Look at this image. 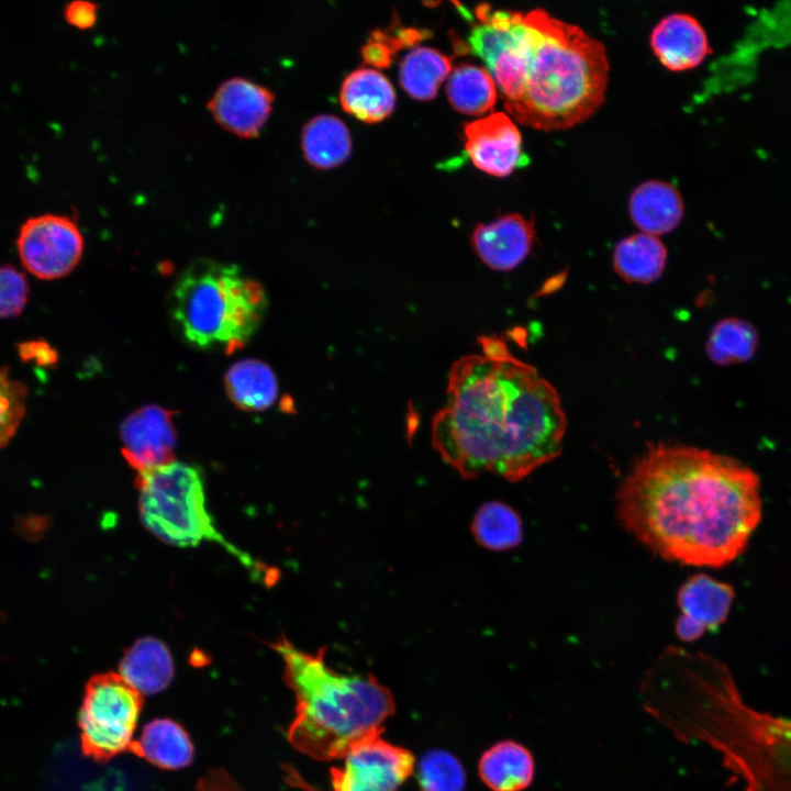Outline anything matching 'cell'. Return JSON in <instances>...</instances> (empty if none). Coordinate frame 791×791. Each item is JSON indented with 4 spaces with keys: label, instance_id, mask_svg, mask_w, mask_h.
<instances>
[{
    "label": "cell",
    "instance_id": "cell-32",
    "mask_svg": "<svg viewBox=\"0 0 791 791\" xmlns=\"http://www.w3.org/2000/svg\"><path fill=\"white\" fill-rule=\"evenodd\" d=\"M29 293L23 272L11 265L0 266V319L18 316L27 303Z\"/></svg>",
    "mask_w": 791,
    "mask_h": 791
},
{
    "label": "cell",
    "instance_id": "cell-19",
    "mask_svg": "<svg viewBox=\"0 0 791 791\" xmlns=\"http://www.w3.org/2000/svg\"><path fill=\"white\" fill-rule=\"evenodd\" d=\"M478 770L492 791H523L534 780L535 760L524 745L506 739L482 754Z\"/></svg>",
    "mask_w": 791,
    "mask_h": 791
},
{
    "label": "cell",
    "instance_id": "cell-31",
    "mask_svg": "<svg viewBox=\"0 0 791 791\" xmlns=\"http://www.w3.org/2000/svg\"><path fill=\"white\" fill-rule=\"evenodd\" d=\"M27 388L10 375L7 366H0V449L16 433L26 410Z\"/></svg>",
    "mask_w": 791,
    "mask_h": 791
},
{
    "label": "cell",
    "instance_id": "cell-24",
    "mask_svg": "<svg viewBox=\"0 0 791 791\" xmlns=\"http://www.w3.org/2000/svg\"><path fill=\"white\" fill-rule=\"evenodd\" d=\"M301 147L310 165L328 169L342 165L349 157L352 138L342 120L331 114H321L303 126Z\"/></svg>",
    "mask_w": 791,
    "mask_h": 791
},
{
    "label": "cell",
    "instance_id": "cell-22",
    "mask_svg": "<svg viewBox=\"0 0 791 791\" xmlns=\"http://www.w3.org/2000/svg\"><path fill=\"white\" fill-rule=\"evenodd\" d=\"M224 386L232 403L247 412L270 408L278 397V381L272 369L258 359H243L225 374Z\"/></svg>",
    "mask_w": 791,
    "mask_h": 791
},
{
    "label": "cell",
    "instance_id": "cell-30",
    "mask_svg": "<svg viewBox=\"0 0 791 791\" xmlns=\"http://www.w3.org/2000/svg\"><path fill=\"white\" fill-rule=\"evenodd\" d=\"M428 33L414 27H400L391 25L386 30L374 31L361 48V55L367 64L379 68L389 67L393 55L426 38Z\"/></svg>",
    "mask_w": 791,
    "mask_h": 791
},
{
    "label": "cell",
    "instance_id": "cell-7",
    "mask_svg": "<svg viewBox=\"0 0 791 791\" xmlns=\"http://www.w3.org/2000/svg\"><path fill=\"white\" fill-rule=\"evenodd\" d=\"M138 510L143 525L164 543L193 547L203 542L221 545L255 577L268 572L218 531L209 513L199 468L182 461L137 472Z\"/></svg>",
    "mask_w": 791,
    "mask_h": 791
},
{
    "label": "cell",
    "instance_id": "cell-6",
    "mask_svg": "<svg viewBox=\"0 0 791 791\" xmlns=\"http://www.w3.org/2000/svg\"><path fill=\"white\" fill-rule=\"evenodd\" d=\"M268 304L263 285L234 264L200 259L177 278L169 313L183 341L200 349H239L259 327Z\"/></svg>",
    "mask_w": 791,
    "mask_h": 791
},
{
    "label": "cell",
    "instance_id": "cell-5",
    "mask_svg": "<svg viewBox=\"0 0 791 791\" xmlns=\"http://www.w3.org/2000/svg\"><path fill=\"white\" fill-rule=\"evenodd\" d=\"M269 646L282 658L283 681L296 698L287 734L292 747L328 761L382 733L383 722L394 713V700L374 676L341 673L327 665L325 648L308 653L286 636Z\"/></svg>",
    "mask_w": 791,
    "mask_h": 791
},
{
    "label": "cell",
    "instance_id": "cell-33",
    "mask_svg": "<svg viewBox=\"0 0 791 791\" xmlns=\"http://www.w3.org/2000/svg\"><path fill=\"white\" fill-rule=\"evenodd\" d=\"M19 357L26 363H35L38 366L49 367L57 363L56 349L44 339L23 342L18 345Z\"/></svg>",
    "mask_w": 791,
    "mask_h": 791
},
{
    "label": "cell",
    "instance_id": "cell-16",
    "mask_svg": "<svg viewBox=\"0 0 791 791\" xmlns=\"http://www.w3.org/2000/svg\"><path fill=\"white\" fill-rule=\"evenodd\" d=\"M633 223L655 236L673 231L683 218V200L678 189L661 180H647L636 187L628 201Z\"/></svg>",
    "mask_w": 791,
    "mask_h": 791
},
{
    "label": "cell",
    "instance_id": "cell-9",
    "mask_svg": "<svg viewBox=\"0 0 791 791\" xmlns=\"http://www.w3.org/2000/svg\"><path fill=\"white\" fill-rule=\"evenodd\" d=\"M15 244L23 267L43 280L58 279L73 271L85 247L77 223L54 213L24 221Z\"/></svg>",
    "mask_w": 791,
    "mask_h": 791
},
{
    "label": "cell",
    "instance_id": "cell-2",
    "mask_svg": "<svg viewBox=\"0 0 791 791\" xmlns=\"http://www.w3.org/2000/svg\"><path fill=\"white\" fill-rule=\"evenodd\" d=\"M479 343L481 355L464 356L449 369L432 445L464 479L492 474L519 481L561 453L566 414L554 386L501 338Z\"/></svg>",
    "mask_w": 791,
    "mask_h": 791
},
{
    "label": "cell",
    "instance_id": "cell-14",
    "mask_svg": "<svg viewBox=\"0 0 791 791\" xmlns=\"http://www.w3.org/2000/svg\"><path fill=\"white\" fill-rule=\"evenodd\" d=\"M535 235L533 220L512 213L478 224L471 234V245L489 268L510 271L528 256Z\"/></svg>",
    "mask_w": 791,
    "mask_h": 791
},
{
    "label": "cell",
    "instance_id": "cell-25",
    "mask_svg": "<svg viewBox=\"0 0 791 791\" xmlns=\"http://www.w3.org/2000/svg\"><path fill=\"white\" fill-rule=\"evenodd\" d=\"M446 92L452 107L468 115L487 113L498 98L497 85L490 73L469 63L459 64L452 70Z\"/></svg>",
    "mask_w": 791,
    "mask_h": 791
},
{
    "label": "cell",
    "instance_id": "cell-23",
    "mask_svg": "<svg viewBox=\"0 0 791 791\" xmlns=\"http://www.w3.org/2000/svg\"><path fill=\"white\" fill-rule=\"evenodd\" d=\"M667 257V248L658 236L640 232L615 245L613 267L627 282L651 283L661 277Z\"/></svg>",
    "mask_w": 791,
    "mask_h": 791
},
{
    "label": "cell",
    "instance_id": "cell-13",
    "mask_svg": "<svg viewBox=\"0 0 791 791\" xmlns=\"http://www.w3.org/2000/svg\"><path fill=\"white\" fill-rule=\"evenodd\" d=\"M275 101L265 86L248 78L224 80L207 103L213 120L241 138L257 137L268 121Z\"/></svg>",
    "mask_w": 791,
    "mask_h": 791
},
{
    "label": "cell",
    "instance_id": "cell-18",
    "mask_svg": "<svg viewBox=\"0 0 791 791\" xmlns=\"http://www.w3.org/2000/svg\"><path fill=\"white\" fill-rule=\"evenodd\" d=\"M339 102L345 112L358 120L376 123L392 113L396 93L381 73L371 68H359L344 79Z\"/></svg>",
    "mask_w": 791,
    "mask_h": 791
},
{
    "label": "cell",
    "instance_id": "cell-15",
    "mask_svg": "<svg viewBox=\"0 0 791 791\" xmlns=\"http://www.w3.org/2000/svg\"><path fill=\"white\" fill-rule=\"evenodd\" d=\"M650 47L659 63L671 71L693 69L712 53L702 24L688 13L662 18L651 31Z\"/></svg>",
    "mask_w": 791,
    "mask_h": 791
},
{
    "label": "cell",
    "instance_id": "cell-20",
    "mask_svg": "<svg viewBox=\"0 0 791 791\" xmlns=\"http://www.w3.org/2000/svg\"><path fill=\"white\" fill-rule=\"evenodd\" d=\"M735 598L734 588L705 573L690 577L677 593L681 615L701 624L706 631L718 628L727 619Z\"/></svg>",
    "mask_w": 791,
    "mask_h": 791
},
{
    "label": "cell",
    "instance_id": "cell-1",
    "mask_svg": "<svg viewBox=\"0 0 791 791\" xmlns=\"http://www.w3.org/2000/svg\"><path fill=\"white\" fill-rule=\"evenodd\" d=\"M617 520L660 558L720 568L746 548L761 519L759 477L708 449L651 444L615 494Z\"/></svg>",
    "mask_w": 791,
    "mask_h": 791
},
{
    "label": "cell",
    "instance_id": "cell-21",
    "mask_svg": "<svg viewBox=\"0 0 791 791\" xmlns=\"http://www.w3.org/2000/svg\"><path fill=\"white\" fill-rule=\"evenodd\" d=\"M130 750L163 769H180L193 759V746L187 732L170 718L147 723Z\"/></svg>",
    "mask_w": 791,
    "mask_h": 791
},
{
    "label": "cell",
    "instance_id": "cell-17",
    "mask_svg": "<svg viewBox=\"0 0 791 791\" xmlns=\"http://www.w3.org/2000/svg\"><path fill=\"white\" fill-rule=\"evenodd\" d=\"M175 667L167 646L154 637L137 639L125 650L119 675L142 694H155L168 687Z\"/></svg>",
    "mask_w": 791,
    "mask_h": 791
},
{
    "label": "cell",
    "instance_id": "cell-3",
    "mask_svg": "<svg viewBox=\"0 0 791 791\" xmlns=\"http://www.w3.org/2000/svg\"><path fill=\"white\" fill-rule=\"evenodd\" d=\"M645 712L678 740L704 743L744 781V791H791V721L751 710L725 666L695 653L651 684Z\"/></svg>",
    "mask_w": 791,
    "mask_h": 791
},
{
    "label": "cell",
    "instance_id": "cell-4",
    "mask_svg": "<svg viewBox=\"0 0 791 791\" xmlns=\"http://www.w3.org/2000/svg\"><path fill=\"white\" fill-rule=\"evenodd\" d=\"M527 31L506 111L541 131L572 127L604 102L610 64L604 45L547 11L524 13Z\"/></svg>",
    "mask_w": 791,
    "mask_h": 791
},
{
    "label": "cell",
    "instance_id": "cell-34",
    "mask_svg": "<svg viewBox=\"0 0 791 791\" xmlns=\"http://www.w3.org/2000/svg\"><path fill=\"white\" fill-rule=\"evenodd\" d=\"M64 19L78 30L91 29L98 20V5L88 1L69 2L64 9Z\"/></svg>",
    "mask_w": 791,
    "mask_h": 791
},
{
    "label": "cell",
    "instance_id": "cell-28",
    "mask_svg": "<svg viewBox=\"0 0 791 791\" xmlns=\"http://www.w3.org/2000/svg\"><path fill=\"white\" fill-rule=\"evenodd\" d=\"M757 345L758 334L754 325L740 319L726 317L712 328L706 353L715 364L728 366L753 358Z\"/></svg>",
    "mask_w": 791,
    "mask_h": 791
},
{
    "label": "cell",
    "instance_id": "cell-10",
    "mask_svg": "<svg viewBox=\"0 0 791 791\" xmlns=\"http://www.w3.org/2000/svg\"><path fill=\"white\" fill-rule=\"evenodd\" d=\"M330 770L334 791H398L414 770V756L380 735L353 746Z\"/></svg>",
    "mask_w": 791,
    "mask_h": 791
},
{
    "label": "cell",
    "instance_id": "cell-29",
    "mask_svg": "<svg viewBox=\"0 0 791 791\" xmlns=\"http://www.w3.org/2000/svg\"><path fill=\"white\" fill-rule=\"evenodd\" d=\"M417 781L422 791H464L466 773L455 756L433 749L419 764Z\"/></svg>",
    "mask_w": 791,
    "mask_h": 791
},
{
    "label": "cell",
    "instance_id": "cell-8",
    "mask_svg": "<svg viewBox=\"0 0 791 791\" xmlns=\"http://www.w3.org/2000/svg\"><path fill=\"white\" fill-rule=\"evenodd\" d=\"M143 704V694L119 673L91 677L78 717L82 753L98 762H107L130 750Z\"/></svg>",
    "mask_w": 791,
    "mask_h": 791
},
{
    "label": "cell",
    "instance_id": "cell-35",
    "mask_svg": "<svg viewBox=\"0 0 791 791\" xmlns=\"http://www.w3.org/2000/svg\"><path fill=\"white\" fill-rule=\"evenodd\" d=\"M705 628L693 621L692 619L680 615L676 622V634L682 642H693L700 638L704 633Z\"/></svg>",
    "mask_w": 791,
    "mask_h": 791
},
{
    "label": "cell",
    "instance_id": "cell-27",
    "mask_svg": "<svg viewBox=\"0 0 791 791\" xmlns=\"http://www.w3.org/2000/svg\"><path fill=\"white\" fill-rule=\"evenodd\" d=\"M471 532L479 545L490 550L503 552L521 544L523 524L519 513L509 504L488 501L475 513Z\"/></svg>",
    "mask_w": 791,
    "mask_h": 791
},
{
    "label": "cell",
    "instance_id": "cell-26",
    "mask_svg": "<svg viewBox=\"0 0 791 791\" xmlns=\"http://www.w3.org/2000/svg\"><path fill=\"white\" fill-rule=\"evenodd\" d=\"M452 73V58L441 52L419 46L405 55L399 79L414 99L426 101L436 97L439 85Z\"/></svg>",
    "mask_w": 791,
    "mask_h": 791
},
{
    "label": "cell",
    "instance_id": "cell-12",
    "mask_svg": "<svg viewBox=\"0 0 791 791\" xmlns=\"http://www.w3.org/2000/svg\"><path fill=\"white\" fill-rule=\"evenodd\" d=\"M464 133L467 156L478 169L491 176L506 177L528 163L521 133L504 112H493L467 123Z\"/></svg>",
    "mask_w": 791,
    "mask_h": 791
},
{
    "label": "cell",
    "instance_id": "cell-11",
    "mask_svg": "<svg viewBox=\"0 0 791 791\" xmlns=\"http://www.w3.org/2000/svg\"><path fill=\"white\" fill-rule=\"evenodd\" d=\"M174 415V411L148 404L138 408L122 422V455L137 472L175 460L177 433Z\"/></svg>",
    "mask_w": 791,
    "mask_h": 791
}]
</instances>
